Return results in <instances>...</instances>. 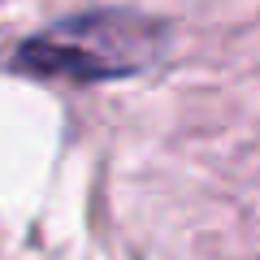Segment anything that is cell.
I'll list each match as a JSON object with an SVG mask.
<instances>
[{
	"label": "cell",
	"instance_id": "cell-1",
	"mask_svg": "<svg viewBox=\"0 0 260 260\" xmlns=\"http://www.w3.org/2000/svg\"><path fill=\"white\" fill-rule=\"evenodd\" d=\"M169 26L152 13L100 9L30 35L13 52V70L48 83H109L143 74L165 56Z\"/></svg>",
	"mask_w": 260,
	"mask_h": 260
}]
</instances>
